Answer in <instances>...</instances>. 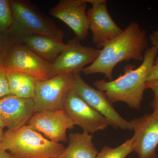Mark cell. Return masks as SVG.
Instances as JSON below:
<instances>
[{
    "label": "cell",
    "instance_id": "obj_1",
    "mask_svg": "<svg viewBox=\"0 0 158 158\" xmlns=\"http://www.w3.org/2000/svg\"><path fill=\"white\" fill-rule=\"evenodd\" d=\"M148 40L146 31L138 23L132 22L119 36L103 47L96 60L82 72L87 75L102 73L111 81L113 70L119 62L131 60L142 62Z\"/></svg>",
    "mask_w": 158,
    "mask_h": 158
},
{
    "label": "cell",
    "instance_id": "obj_2",
    "mask_svg": "<svg viewBox=\"0 0 158 158\" xmlns=\"http://www.w3.org/2000/svg\"><path fill=\"white\" fill-rule=\"evenodd\" d=\"M157 49L152 46L145 51L144 60L137 68L128 65L124 74L117 78L107 81L97 80L94 85L98 90L104 92L110 101L122 102L132 109L141 108L143 94L146 88L148 75L157 56Z\"/></svg>",
    "mask_w": 158,
    "mask_h": 158
},
{
    "label": "cell",
    "instance_id": "obj_3",
    "mask_svg": "<svg viewBox=\"0 0 158 158\" xmlns=\"http://www.w3.org/2000/svg\"><path fill=\"white\" fill-rule=\"evenodd\" d=\"M0 148L17 158H59L65 148L26 125L4 133Z\"/></svg>",
    "mask_w": 158,
    "mask_h": 158
},
{
    "label": "cell",
    "instance_id": "obj_4",
    "mask_svg": "<svg viewBox=\"0 0 158 158\" xmlns=\"http://www.w3.org/2000/svg\"><path fill=\"white\" fill-rule=\"evenodd\" d=\"M9 2L13 17V24L9 32L15 42L31 35L49 36L63 42L64 32L28 1Z\"/></svg>",
    "mask_w": 158,
    "mask_h": 158
},
{
    "label": "cell",
    "instance_id": "obj_5",
    "mask_svg": "<svg viewBox=\"0 0 158 158\" xmlns=\"http://www.w3.org/2000/svg\"><path fill=\"white\" fill-rule=\"evenodd\" d=\"M72 89L90 107L100 113L115 129L132 130L129 122L116 111L104 92L92 88L82 78L80 73H74Z\"/></svg>",
    "mask_w": 158,
    "mask_h": 158
},
{
    "label": "cell",
    "instance_id": "obj_6",
    "mask_svg": "<svg viewBox=\"0 0 158 158\" xmlns=\"http://www.w3.org/2000/svg\"><path fill=\"white\" fill-rule=\"evenodd\" d=\"M6 72H19L30 75L38 81L51 78L52 63L43 59L24 44H13L3 66Z\"/></svg>",
    "mask_w": 158,
    "mask_h": 158
},
{
    "label": "cell",
    "instance_id": "obj_7",
    "mask_svg": "<svg viewBox=\"0 0 158 158\" xmlns=\"http://www.w3.org/2000/svg\"><path fill=\"white\" fill-rule=\"evenodd\" d=\"M73 74H60L38 81L33 98L35 113L63 110L64 97L72 88Z\"/></svg>",
    "mask_w": 158,
    "mask_h": 158
},
{
    "label": "cell",
    "instance_id": "obj_8",
    "mask_svg": "<svg viewBox=\"0 0 158 158\" xmlns=\"http://www.w3.org/2000/svg\"><path fill=\"white\" fill-rule=\"evenodd\" d=\"M66 47L52 63L51 77L63 73H81L86 65L94 62L101 50L82 45L76 37L69 40Z\"/></svg>",
    "mask_w": 158,
    "mask_h": 158
},
{
    "label": "cell",
    "instance_id": "obj_9",
    "mask_svg": "<svg viewBox=\"0 0 158 158\" xmlns=\"http://www.w3.org/2000/svg\"><path fill=\"white\" fill-rule=\"evenodd\" d=\"M63 107L75 125L89 134L104 130L110 126L102 115L90 107L72 88L64 97Z\"/></svg>",
    "mask_w": 158,
    "mask_h": 158
},
{
    "label": "cell",
    "instance_id": "obj_10",
    "mask_svg": "<svg viewBox=\"0 0 158 158\" xmlns=\"http://www.w3.org/2000/svg\"><path fill=\"white\" fill-rule=\"evenodd\" d=\"M134 131L133 152L139 158H158V112L145 114L129 121Z\"/></svg>",
    "mask_w": 158,
    "mask_h": 158
},
{
    "label": "cell",
    "instance_id": "obj_11",
    "mask_svg": "<svg viewBox=\"0 0 158 158\" xmlns=\"http://www.w3.org/2000/svg\"><path fill=\"white\" fill-rule=\"evenodd\" d=\"M92 6L87 12L92 41L97 48H103L116 39L123 30L114 21L108 11L107 1L88 0Z\"/></svg>",
    "mask_w": 158,
    "mask_h": 158
},
{
    "label": "cell",
    "instance_id": "obj_12",
    "mask_svg": "<svg viewBox=\"0 0 158 158\" xmlns=\"http://www.w3.org/2000/svg\"><path fill=\"white\" fill-rule=\"evenodd\" d=\"M27 125L56 143L67 141V130L73 129L75 126L64 109L35 113Z\"/></svg>",
    "mask_w": 158,
    "mask_h": 158
},
{
    "label": "cell",
    "instance_id": "obj_13",
    "mask_svg": "<svg viewBox=\"0 0 158 158\" xmlns=\"http://www.w3.org/2000/svg\"><path fill=\"white\" fill-rule=\"evenodd\" d=\"M88 0H61L51 8V15L62 21L71 29L81 41L86 39L89 31L86 9Z\"/></svg>",
    "mask_w": 158,
    "mask_h": 158
},
{
    "label": "cell",
    "instance_id": "obj_14",
    "mask_svg": "<svg viewBox=\"0 0 158 158\" xmlns=\"http://www.w3.org/2000/svg\"><path fill=\"white\" fill-rule=\"evenodd\" d=\"M34 114L33 98L11 94L0 99V118L8 130L14 131L24 126Z\"/></svg>",
    "mask_w": 158,
    "mask_h": 158
},
{
    "label": "cell",
    "instance_id": "obj_15",
    "mask_svg": "<svg viewBox=\"0 0 158 158\" xmlns=\"http://www.w3.org/2000/svg\"><path fill=\"white\" fill-rule=\"evenodd\" d=\"M16 43H22L43 59L52 63L63 52L66 44L63 42L41 35H31L23 37Z\"/></svg>",
    "mask_w": 158,
    "mask_h": 158
},
{
    "label": "cell",
    "instance_id": "obj_16",
    "mask_svg": "<svg viewBox=\"0 0 158 158\" xmlns=\"http://www.w3.org/2000/svg\"><path fill=\"white\" fill-rule=\"evenodd\" d=\"M92 139L93 135L87 132L71 133L68 147L59 158H96L98 152Z\"/></svg>",
    "mask_w": 158,
    "mask_h": 158
},
{
    "label": "cell",
    "instance_id": "obj_17",
    "mask_svg": "<svg viewBox=\"0 0 158 158\" xmlns=\"http://www.w3.org/2000/svg\"><path fill=\"white\" fill-rule=\"evenodd\" d=\"M11 95L33 98L38 81L34 77L19 72H7Z\"/></svg>",
    "mask_w": 158,
    "mask_h": 158
},
{
    "label": "cell",
    "instance_id": "obj_18",
    "mask_svg": "<svg viewBox=\"0 0 158 158\" xmlns=\"http://www.w3.org/2000/svg\"><path fill=\"white\" fill-rule=\"evenodd\" d=\"M133 152L132 139H127L118 147L112 148L105 146L100 152H98L96 158H126Z\"/></svg>",
    "mask_w": 158,
    "mask_h": 158
},
{
    "label": "cell",
    "instance_id": "obj_19",
    "mask_svg": "<svg viewBox=\"0 0 158 158\" xmlns=\"http://www.w3.org/2000/svg\"><path fill=\"white\" fill-rule=\"evenodd\" d=\"M13 24L10 2L0 0V33L9 32Z\"/></svg>",
    "mask_w": 158,
    "mask_h": 158
},
{
    "label": "cell",
    "instance_id": "obj_20",
    "mask_svg": "<svg viewBox=\"0 0 158 158\" xmlns=\"http://www.w3.org/2000/svg\"><path fill=\"white\" fill-rule=\"evenodd\" d=\"M15 43L10 32L0 33V68L3 67L9 51Z\"/></svg>",
    "mask_w": 158,
    "mask_h": 158
},
{
    "label": "cell",
    "instance_id": "obj_21",
    "mask_svg": "<svg viewBox=\"0 0 158 158\" xmlns=\"http://www.w3.org/2000/svg\"><path fill=\"white\" fill-rule=\"evenodd\" d=\"M11 94L7 72L2 67L0 68V99Z\"/></svg>",
    "mask_w": 158,
    "mask_h": 158
},
{
    "label": "cell",
    "instance_id": "obj_22",
    "mask_svg": "<svg viewBox=\"0 0 158 158\" xmlns=\"http://www.w3.org/2000/svg\"><path fill=\"white\" fill-rule=\"evenodd\" d=\"M158 81V56L156 58L154 63L150 69L147 77L146 83Z\"/></svg>",
    "mask_w": 158,
    "mask_h": 158
},
{
    "label": "cell",
    "instance_id": "obj_23",
    "mask_svg": "<svg viewBox=\"0 0 158 158\" xmlns=\"http://www.w3.org/2000/svg\"><path fill=\"white\" fill-rule=\"evenodd\" d=\"M148 88L151 89L154 93V97L150 106L153 109L154 112H158V85H154L149 87Z\"/></svg>",
    "mask_w": 158,
    "mask_h": 158
},
{
    "label": "cell",
    "instance_id": "obj_24",
    "mask_svg": "<svg viewBox=\"0 0 158 158\" xmlns=\"http://www.w3.org/2000/svg\"><path fill=\"white\" fill-rule=\"evenodd\" d=\"M149 39L152 46L157 49L158 50V30L153 31L150 34Z\"/></svg>",
    "mask_w": 158,
    "mask_h": 158
},
{
    "label": "cell",
    "instance_id": "obj_25",
    "mask_svg": "<svg viewBox=\"0 0 158 158\" xmlns=\"http://www.w3.org/2000/svg\"><path fill=\"white\" fill-rule=\"evenodd\" d=\"M10 154L9 152L2 148H0V158H10Z\"/></svg>",
    "mask_w": 158,
    "mask_h": 158
},
{
    "label": "cell",
    "instance_id": "obj_26",
    "mask_svg": "<svg viewBox=\"0 0 158 158\" xmlns=\"http://www.w3.org/2000/svg\"><path fill=\"white\" fill-rule=\"evenodd\" d=\"M154 85H158V81L152 82H149V83H146V88H148L149 87Z\"/></svg>",
    "mask_w": 158,
    "mask_h": 158
},
{
    "label": "cell",
    "instance_id": "obj_27",
    "mask_svg": "<svg viewBox=\"0 0 158 158\" xmlns=\"http://www.w3.org/2000/svg\"><path fill=\"white\" fill-rule=\"evenodd\" d=\"M3 129L4 128L0 126V143L2 140L3 137H4V133L5 132L3 131Z\"/></svg>",
    "mask_w": 158,
    "mask_h": 158
},
{
    "label": "cell",
    "instance_id": "obj_28",
    "mask_svg": "<svg viewBox=\"0 0 158 158\" xmlns=\"http://www.w3.org/2000/svg\"><path fill=\"white\" fill-rule=\"evenodd\" d=\"M0 126L4 128L6 127V125H5V123H3V122L1 120V118H0Z\"/></svg>",
    "mask_w": 158,
    "mask_h": 158
},
{
    "label": "cell",
    "instance_id": "obj_29",
    "mask_svg": "<svg viewBox=\"0 0 158 158\" xmlns=\"http://www.w3.org/2000/svg\"><path fill=\"white\" fill-rule=\"evenodd\" d=\"M10 158H17L16 157H14V156L11 155V154H10Z\"/></svg>",
    "mask_w": 158,
    "mask_h": 158
}]
</instances>
